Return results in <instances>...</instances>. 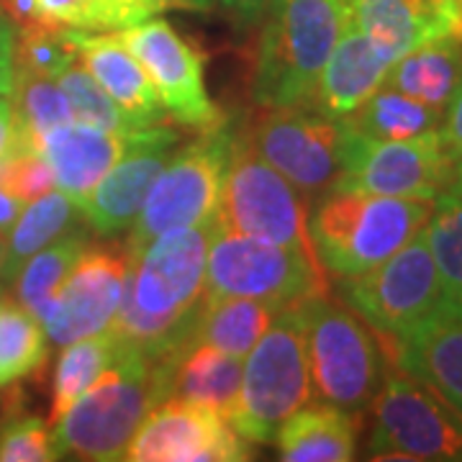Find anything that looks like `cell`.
<instances>
[{
	"instance_id": "6da1fadb",
	"label": "cell",
	"mask_w": 462,
	"mask_h": 462,
	"mask_svg": "<svg viewBox=\"0 0 462 462\" xmlns=\"http://www.w3.org/2000/svg\"><path fill=\"white\" fill-rule=\"evenodd\" d=\"M216 214L190 229L157 236L132 254L114 334L152 363L190 346V329L206 291V257Z\"/></svg>"
},
{
	"instance_id": "7a4b0ae2",
	"label": "cell",
	"mask_w": 462,
	"mask_h": 462,
	"mask_svg": "<svg viewBox=\"0 0 462 462\" xmlns=\"http://www.w3.org/2000/svg\"><path fill=\"white\" fill-rule=\"evenodd\" d=\"M349 23L346 0H273L260 23L252 100L260 108L311 106L321 69Z\"/></svg>"
},
{
	"instance_id": "3957f363",
	"label": "cell",
	"mask_w": 462,
	"mask_h": 462,
	"mask_svg": "<svg viewBox=\"0 0 462 462\" xmlns=\"http://www.w3.org/2000/svg\"><path fill=\"white\" fill-rule=\"evenodd\" d=\"M434 211L430 199H398L363 190H329L309 214V234L321 267L346 281L385 263L416 234Z\"/></svg>"
},
{
	"instance_id": "277c9868",
	"label": "cell",
	"mask_w": 462,
	"mask_h": 462,
	"mask_svg": "<svg viewBox=\"0 0 462 462\" xmlns=\"http://www.w3.org/2000/svg\"><path fill=\"white\" fill-rule=\"evenodd\" d=\"M154 403H160L154 363L118 339L114 363L57 421L54 445L60 460H124L126 447Z\"/></svg>"
},
{
	"instance_id": "5b68a950",
	"label": "cell",
	"mask_w": 462,
	"mask_h": 462,
	"mask_svg": "<svg viewBox=\"0 0 462 462\" xmlns=\"http://www.w3.org/2000/svg\"><path fill=\"white\" fill-rule=\"evenodd\" d=\"M298 311L316 396L357 416L373 403L388 373L378 334L329 296L309 298L298 303Z\"/></svg>"
},
{
	"instance_id": "8992f818",
	"label": "cell",
	"mask_w": 462,
	"mask_h": 462,
	"mask_svg": "<svg viewBox=\"0 0 462 462\" xmlns=\"http://www.w3.org/2000/svg\"><path fill=\"white\" fill-rule=\"evenodd\" d=\"M306 334L298 306L282 309L252 346L231 424L249 442L270 445L281 424L311 401Z\"/></svg>"
},
{
	"instance_id": "52a82bcc",
	"label": "cell",
	"mask_w": 462,
	"mask_h": 462,
	"mask_svg": "<svg viewBox=\"0 0 462 462\" xmlns=\"http://www.w3.org/2000/svg\"><path fill=\"white\" fill-rule=\"evenodd\" d=\"M206 293L254 298L282 311L314 296H329V278L316 254L226 229L216 218L206 257Z\"/></svg>"
},
{
	"instance_id": "ba28073f",
	"label": "cell",
	"mask_w": 462,
	"mask_h": 462,
	"mask_svg": "<svg viewBox=\"0 0 462 462\" xmlns=\"http://www.w3.org/2000/svg\"><path fill=\"white\" fill-rule=\"evenodd\" d=\"M216 218L226 229L316 254L303 196L264 162L245 134H234Z\"/></svg>"
},
{
	"instance_id": "9c48e42d",
	"label": "cell",
	"mask_w": 462,
	"mask_h": 462,
	"mask_svg": "<svg viewBox=\"0 0 462 462\" xmlns=\"http://www.w3.org/2000/svg\"><path fill=\"white\" fill-rule=\"evenodd\" d=\"M234 134L224 126L200 134L199 142L182 147L178 154L172 152L129 229V254H136L162 234L190 229L216 214Z\"/></svg>"
},
{
	"instance_id": "30bf717a",
	"label": "cell",
	"mask_w": 462,
	"mask_h": 462,
	"mask_svg": "<svg viewBox=\"0 0 462 462\" xmlns=\"http://www.w3.org/2000/svg\"><path fill=\"white\" fill-rule=\"evenodd\" d=\"M373 460H462V416L401 367L373 398Z\"/></svg>"
},
{
	"instance_id": "8fae6325",
	"label": "cell",
	"mask_w": 462,
	"mask_h": 462,
	"mask_svg": "<svg viewBox=\"0 0 462 462\" xmlns=\"http://www.w3.org/2000/svg\"><path fill=\"white\" fill-rule=\"evenodd\" d=\"M342 298L380 337H401L445 309V288L424 231L378 267L342 281Z\"/></svg>"
},
{
	"instance_id": "7c38bea8",
	"label": "cell",
	"mask_w": 462,
	"mask_h": 462,
	"mask_svg": "<svg viewBox=\"0 0 462 462\" xmlns=\"http://www.w3.org/2000/svg\"><path fill=\"white\" fill-rule=\"evenodd\" d=\"M245 136L300 196L319 199L342 172L349 129L342 118L319 114L311 106H291L267 108Z\"/></svg>"
},
{
	"instance_id": "4fadbf2b",
	"label": "cell",
	"mask_w": 462,
	"mask_h": 462,
	"mask_svg": "<svg viewBox=\"0 0 462 462\" xmlns=\"http://www.w3.org/2000/svg\"><path fill=\"white\" fill-rule=\"evenodd\" d=\"M452 175L455 160L449 157L439 129L396 142L367 139L349 129L345 165L334 188L437 200L442 193H449Z\"/></svg>"
},
{
	"instance_id": "5bb4252c",
	"label": "cell",
	"mask_w": 462,
	"mask_h": 462,
	"mask_svg": "<svg viewBox=\"0 0 462 462\" xmlns=\"http://www.w3.org/2000/svg\"><path fill=\"white\" fill-rule=\"evenodd\" d=\"M118 33L144 67L165 114L199 134L218 132L226 126V114L206 90L203 54L196 44L182 39L175 26L152 16Z\"/></svg>"
},
{
	"instance_id": "9a60e30c",
	"label": "cell",
	"mask_w": 462,
	"mask_h": 462,
	"mask_svg": "<svg viewBox=\"0 0 462 462\" xmlns=\"http://www.w3.org/2000/svg\"><path fill=\"white\" fill-rule=\"evenodd\" d=\"M132 462H245L249 447L229 419L185 398L154 403L126 447Z\"/></svg>"
},
{
	"instance_id": "2e32d148",
	"label": "cell",
	"mask_w": 462,
	"mask_h": 462,
	"mask_svg": "<svg viewBox=\"0 0 462 462\" xmlns=\"http://www.w3.org/2000/svg\"><path fill=\"white\" fill-rule=\"evenodd\" d=\"M132 254L126 245H90L80 252L57 293V306L42 324L51 345L67 346L114 324Z\"/></svg>"
},
{
	"instance_id": "e0dca14e",
	"label": "cell",
	"mask_w": 462,
	"mask_h": 462,
	"mask_svg": "<svg viewBox=\"0 0 462 462\" xmlns=\"http://www.w3.org/2000/svg\"><path fill=\"white\" fill-rule=\"evenodd\" d=\"M180 134L162 124L139 126L126 136V147L116 165L100 178L80 206L85 226L98 236H118L132 229L167 160L178 149Z\"/></svg>"
},
{
	"instance_id": "ac0fdd59",
	"label": "cell",
	"mask_w": 462,
	"mask_h": 462,
	"mask_svg": "<svg viewBox=\"0 0 462 462\" xmlns=\"http://www.w3.org/2000/svg\"><path fill=\"white\" fill-rule=\"evenodd\" d=\"M385 360L431 388L462 416V316L439 309L401 337H380Z\"/></svg>"
},
{
	"instance_id": "d6986e66",
	"label": "cell",
	"mask_w": 462,
	"mask_h": 462,
	"mask_svg": "<svg viewBox=\"0 0 462 462\" xmlns=\"http://www.w3.org/2000/svg\"><path fill=\"white\" fill-rule=\"evenodd\" d=\"M124 147L126 136L75 118L44 134L39 142V154L51 167L54 185L80 208L100 178L116 165Z\"/></svg>"
},
{
	"instance_id": "ffe728a7",
	"label": "cell",
	"mask_w": 462,
	"mask_h": 462,
	"mask_svg": "<svg viewBox=\"0 0 462 462\" xmlns=\"http://www.w3.org/2000/svg\"><path fill=\"white\" fill-rule=\"evenodd\" d=\"M69 36L85 69L98 80L100 88L134 124L149 126L165 118V108L149 83V75L139 65L132 50L124 44L121 33H90L69 29Z\"/></svg>"
},
{
	"instance_id": "44dd1931",
	"label": "cell",
	"mask_w": 462,
	"mask_h": 462,
	"mask_svg": "<svg viewBox=\"0 0 462 462\" xmlns=\"http://www.w3.org/2000/svg\"><path fill=\"white\" fill-rule=\"evenodd\" d=\"M160 401L185 398L231 419L242 388V363L211 345H190L154 363Z\"/></svg>"
},
{
	"instance_id": "7402d4cb",
	"label": "cell",
	"mask_w": 462,
	"mask_h": 462,
	"mask_svg": "<svg viewBox=\"0 0 462 462\" xmlns=\"http://www.w3.org/2000/svg\"><path fill=\"white\" fill-rule=\"evenodd\" d=\"M352 23L393 65L416 47L452 36L445 0H346Z\"/></svg>"
},
{
	"instance_id": "603a6c76",
	"label": "cell",
	"mask_w": 462,
	"mask_h": 462,
	"mask_svg": "<svg viewBox=\"0 0 462 462\" xmlns=\"http://www.w3.org/2000/svg\"><path fill=\"white\" fill-rule=\"evenodd\" d=\"M388 69L391 62L355 23H349L321 69L311 108L331 118H345L385 83Z\"/></svg>"
},
{
	"instance_id": "cb8c5ba5",
	"label": "cell",
	"mask_w": 462,
	"mask_h": 462,
	"mask_svg": "<svg viewBox=\"0 0 462 462\" xmlns=\"http://www.w3.org/2000/svg\"><path fill=\"white\" fill-rule=\"evenodd\" d=\"M285 462H349L357 455V419L334 403H306L275 434Z\"/></svg>"
},
{
	"instance_id": "d4e9b609",
	"label": "cell",
	"mask_w": 462,
	"mask_h": 462,
	"mask_svg": "<svg viewBox=\"0 0 462 462\" xmlns=\"http://www.w3.org/2000/svg\"><path fill=\"white\" fill-rule=\"evenodd\" d=\"M278 309L254 298L208 296L203 291L199 311L193 319L190 342L211 345L231 357H247L252 346L263 339V334L275 321Z\"/></svg>"
},
{
	"instance_id": "484cf974",
	"label": "cell",
	"mask_w": 462,
	"mask_h": 462,
	"mask_svg": "<svg viewBox=\"0 0 462 462\" xmlns=\"http://www.w3.org/2000/svg\"><path fill=\"white\" fill-rule=\"evenodd\" d=\"M462 80V42L442 36L396 60L385 83L401 93L445 111Z\"/></svg>"
},
{
	"instance_id": "4316f807",
	"label": "cell",
	"mask_w": 462,
	"mask_h": 462,
	"mask_svg": "<svg viewBox=\"0 0 462 462\" xmlns=\"http://www.w3.org/2000/svg\"><path fill=\"white\" fill-rule=\"evenodd\" d=\"M442 118H445L442 108L427 106L396 88L380 85L357 111L345 116L342 121L360 136L378 142H396V139H413L427 132H437L442 126Z\"/></svg>"
},
{
	"instance_id": "83f0119b",
	"label": "cell",
	"mask_w": 462,
	"mask_h": 462,
	"mask_svg": "<svg viewBox=\"0 0 462 462\" xmlns=\"http://www.w3.org/2000/svg\"><path fill=\"white\" fill-rule=\"evenodd\" d=\"M88 226H69L51 245L39 249L16 275V296L23 309H29L42 324L47 321L57 306V293L72 270L80 252L88 247Z\"/></svg>"
},
{
	"instance_id": "f1b7e54d",
	"label": "cell",
	"mask_w": 462,
	"mask_h": 462,
	"mask_svg": "<svg viewBox=\"0 0 462 462\" xmlns=\"http://www.w3.org/2000/svg\"><path fill=\"white\" fill-rule=\"evenodd\" d=\"M78 214H80L78 203L67 199L62 190H50L47 196L26 203V208H21L14 226L8 229L5 263L0 270V281L5 285L16 281L18 270L26 264V260L33 257L39 249L51 245L69 226H75Z\"/></svg>"
},
{
	"instance_id": "f546056e",
	"label": "cell",
	"mask_w": 462,
	"mask_h": 462,
	"mask_svg": "<svg viewBox=\"0 0 462 462\" xmlns=\"http://www.w3.org/2000/svg\"><path fill=\"white\" fill-rule=\"evenodd\" d=\"M118 337L114 331H100L65 346L51 378L50 424H57L67 409L93 385V380L114 363Z\"/></svg>"
},
{
	"instance_id": "4dcf8cb0",
	"label": "cell",
	"mask_w": 462,
	"mask_h": 462,
	"mask_svg": "<svg viewBox=\"0 0 462 462\" xmlns=\"http://www.w3.org/2000/svg\"><path fill=\"white\" fill-rule=\"evenodd\" d=\"M11 100H14L21 149L39 152V142L44 134L51 132L54 126L75 121V111L67 100L65 90L54 78H42L16 69Z\"/></svg>"
},
{
	"instance_id": "1f68e13d",
	"label": "cell",
	"mask_w": 462,
	"mask_h": 462,
	"mask_svg": "<svg viewBox=\"0 0 462 462\" xmlns=\"http://www.w3.org/2000/svg\"><path fill=\"white\" fill-rule=\"evenodd\" d=\"M42 21L80 32H124L165 11L160 0H33Z\"/></svg>"
},
{
	"instance_id": "d6a6232c",
	"label": "cell",
	"mask_w": 462,
	"mask_h": 462,
	"mask_svg": "<svg viewBox=\"0 0 462 462\" xmlns=\"http://www.w3.org/2000/svg\"><path fill=\"white\" fill-rule=\"evenodd\" d=\"M47 360V331L21 303L0 300V388L36 373Z\"/></svg>"
},
{
	"instance_id": "836d02e7",
	"label": "cell",
	"mask_w": 462,
	"mask_h": 462,
	"mask_svg": "<svg viewBox=\"0 0 462 462\" xmlns=\"http://www.w3.org/2000/svg\"><path fill=\"white\" fill-rule=\"evenodd\" d=\"M424 239L442 278L445 309L462 316V196L442 193L434 200Z\"/></svg>"
},
{
	"instance_id": "e575fe53",
	"label": "cell",
	"mask_w": 462,
	"mask_h": 462,
	"mask_svg": "<svg viewBox=\"0 0 462 462\" xmlns=\"http://www.w3.org/2000/svg\"><path fill=\"white\" fill-rule=\"evenodd\" d=\"M78 60L69 29L50 21H29L16 26L14 42V67L42 78H60Z\"/></svg>"
},
{
	"instance_id": "d590c367",
	"label": "cell",
	"mask_w": 462,
	"mask_h": 462,
	"mask_svg": "<svg viewBox=\"0 0 462 462\" xmlns=\"http://www.w3.org/2000/svg\"><path fill=\"white\" fill-rule=\"evenodd\" d=\"M57 83L65 90L78 121H85V124L106 129V132L121 134V136H129L134 129H139V124H134L132 118L116 106L114 98L100 88L98 80L85 69V65L72 62L57 78Z\"/></svg>"
},
{
	"instance_id": "8d00e7d4",
	"label": "cell",
	"mask_w": 462,
	"mask_h": 462,
	"mask_svg": "<svg viewBox=\"0 0 462 462\" xmlns=\"http://www.w3.org/2000/svg\"><path fill=\"white\" fill-rule=\"evenodd\" d=\"M60 460L50 421L39 416H18L0 427V462Z\"/></svg>"
},
{
	"instance_id": "74e56055",
	"label": "cell",
	"mask_w": 462,
	"mask_h": 462,
	"mask_svg": "<svg viewBox=\"0 0 462 462\" xmlns=\"http://www.w3.org/2000/svg\"><path fill=\"white\" fill-rule=\"evenodd\" d=\"M0 182L18 203L26 206L50 193L54 188V175L36 149H16L8 160L0 162Z\"/></svg>"
},
{
	"instance_id": "f35d334b",
	"label": "cell",
	"mask_w": 462,
	"mask_h": 462,
	"mask_svg": "<svg viewBox=\"0 0 462 462\" xmlns=\"http://www.w3.org/2000/svg\"><path fill=\"white\" fill-rule=\"evenodd\" d=\"M439 134H442V142H445L449 157L455 162L462 160V80L457 85V90H455V96L447 103Z\"/></svg>"
},
{
	"instance_id": "ab89813d",
	"label": "cell",
	"mask_w": 462,
	"mask_h": 462,
	"mask_svg": "<svg viewBox=\"0 0 462 462\" xmlns=\"http://www.w3.org/2000/svg\"><path fill=\"white\" fill-rule=\"evenodd\" d=\"M216 5L226 11V16L234 21L236 29L247 32L263 23L273 0H216Z\"/></svg>"
},
{
	"instance_id": "60d3db41",
	"label": "cell",
	"mask_w": 462,
	"mask_h": 462,
	"mask_svg": "<svg viewBox=\"0 0 462 462\" xmlns=\"http://www.w3.org/2000/svg\"><path fill=\"white\" fill-rule=\"evenodd\" d=\"M14 42H16V26L0 11V98L11 96L14 90V78H16Z\"/></svg>"
},
{
	"instance_id": "b9f144b4",
	"label": "cell",
	"mask_w": 462,
	"mask_h": 462,
	"mask_svg": "<svg viewBox=\"0 0 462 462\" xmlns=\"http://www.w3.org/2000/svg\"><path fill=\"white\" fill-rule=\"evenodd\" d=\"M18 147V124L11 96L0 98V162L8 160Z\"/></svg>"
},
{
	"instance_id": "7bdbcfd3",
	"label": "cell",
	"mask_w": 462,
	"mask_h": 462,
	"mask_svg": "<svg viewBox=\"0 0 462 462\" xmlns=\"http://www.w3.org/2000/svg\"><path fill=\"white\" fill-rule=\"evenodd\" d=\"M21 208H23V203H18L0 182V234H8V229L14 226V221L21 214Z\"/></svg>"
},
{
	"instance_id": "ee69618b",
	"label": "cell",
	"mask_w": 462,
	"mask_h": 462,
	"mask_svg": "<svg viewBox=\"0 0 462 462\" xmlns=\"http://www.w3.org/2000/svg\"><path fill=\"white\" fill-rule=\"evenodd\" d=\"M165 8H182V11H199L208 14L216 8V0H160Z\"/></svg>"
},
{
	"instance_id": "f6af8a7d",
	"label": "cell",
	"mask_w": 462,
	"mask_h": 462,
	"mask_svg": "<svg viewBox=\"0 0 462 462\" xmlns=\"http://www.w3.org/2000/svg\"><path fill=\"white\" fill-rule=\"evenodd\" d=\"M449 193L462 196V160L455 162V175H452V188H449Z\"/></svg>"
},
{
	"instance_id": "bcb514c9",
	"label": "cell",
	"mask_w": 462,
	"mask_h": 462,
	"mask_svg": "<svg viewBox=\"0 0 462 462\" xmlns=\"http://www.w3.org/2000/svg\"><path fill=\"white\" fill-rule=\"evenodd\" d=\"M3 263H5V234H0V270H3Z\"/></svg>"
},
{
	"instance_id": "7dc6e473",
	"label": "cell",
	"mask_w": 462,
	"mask_h": 462,
	"mask_svg": "<svg viewBox=\"0 0 462 462\" xmlns=\"http://www.w3.org/2000/svg\"><path fill=\"white\" fill-rule=\"evenodd\" d=\"M5 288H8V285H5V282L0 281V300H3V298H5Z\"/></svg>"
},
{
	"instance_id": "c3c4849f",
	"label": "cell",
	"mask_w": 462,
	"mask_h": 462,
	"mask_svg": "<svg viewBox=\"0 0 462 462\" xmlns=\"http://www.w3.org/2000/svg\"><path fill=\"white\" fill-rule=\"evenodd\" d=\"M457 3H460V8H462V0H457Z\"/></svg>"
}]
</instances>
